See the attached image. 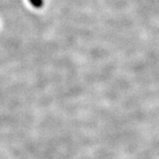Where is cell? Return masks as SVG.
<instances>
[{
	"label": "cell",
	"mask_w": 159,
	"mask_h": 159,
	"mask_svg": "<svg viewBox=\"0 0 159 159\" xmlns=\"http://www.w3.org/2000/svg\"><path fill=\"white\" fill-rule=\"evenodd\" d=\"M31 6L37 9H40L44 6V0H29Z\"/></svg>",
	"instance_id": "obj_1"
}]
</instances>
